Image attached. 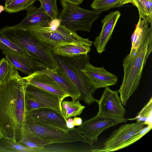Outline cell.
<instances>
[{
    "label": "cell",
    "instance_id": "21",
    "mask_svg": "<svg viewBox=\"0 0 152 152\" xmlns=\"http://www.w3.org/2000/svg\"><path fill=\"white\" fill-rule=\"evenodd\" d=\"M36 149L16 142L3 136L0 139V152H36Z\"/></svg>",
    "mask_w": 152,
    "mask_h": 152
},
{
    "label": "cell",
    "instance_id": "26",
    "mask_svg": "<svg viewBox=\"0 0 152 152\" xmlns=\"http://www.w3.org/2000/svg\"><path fill=\"white\" fill-rule=\"evenodd\" d=\"M152 97L150 99L148 102L142 109L137 114L135 117L128 119V120H136L137 122H142L145 125H152Z\"/></svg>",
    "mask_w": 152,
    "mask_h": 152
},
{
    "label": "cell",
    "instance_id": "1",
    "mask_svg": "<svg viewBox=\"0 0 152 152\" xmlns=\"http://www.w3.org/2000/svg\"><path fill=\"white\" fill-rule=\"evenodd\" d=\"M27 84L19 75L0 84V129L4 136L20 143L26 113Z\"/></svg>",
    "mask_w": 152,
    "mask_h": 152
},
{
    "label": "cell",
    "instance_id": "18",
    "mask_svg": "<svg viewBox=\"0 0 152 152\" xmlns=\"http://www.w3.org/2000/svg\"><path fill=\"white\" fill-rule=\"evenodd\" d=\"M41 71L53 79L68 94L72 100L79 99L80 95L77 88L58 66L57 68L47 67Z\"/></svg>",
    "mask_w": 152,
    "mask_h": 152
},
{
    "label": "cell",
    "instance_id": "25",
    "mask_svg": "<svg viewBox=\"0 0 152 152\" xmlns=\"http://www.w3.org/2000/svg\"><path fill=\"white\" fill-rule=\"evenodd\" d=\"M138 10L139 18L152 22V0H131Z\"/></svg>",
    "mask_w": 152,
    "mask_h": 152
},
{
    "label": "cell",
    "instance_id": "14",
    "mask_svg": "<svg viewBox=\"0 0 152 152\" xmlns=\"http://www.w3.org/2000/svg\"><path fill=\"white\" fill-rule=\"evenodd\" d=\"M30 84L58 96L61 102L69 97L68 94L51 77L41 71L23 77Z\"/></svg>",
    "mask_w": 152,
    "mask_h": 152
},
{
    "label": "cell",
    "instance_id": "11",
    "mask_svg": "<svg viewBox=\"0 0 152 152\" xmlns=\"http://www.w3.org/2000/svg\"><path fill=\"white\" fill-rule=\"evenodd\" d=\"M24 96L33 100L39 104L41 108L50 109L63 115L61 102L59 96L54 94L27 83Z\"/></svg>",
    "mask_w": 152,
    "mask_h": 152
},
{
    "label": "cell",
    "instance_id": "2",
    "mask_svg": "<svg viewBox=\"0 0 152 152\" xmlns=\"http://www.w3.org/2000/svg\"><path fill=\"white\" fill-rule=\"evenodd\" d=\"M152 51V22L146 19L140 41L134 53L124 59V76L118 92L125 106L137 89L147 60Z\"/></svg>",
    "mask_w": 152,
    "mask_h": 152
},
{
    "label": "cell",
    "instance_id": "12",
    "mask_svg": "<svg viewBox=\"0 0 152 152\" xmlns=\"http://www.w3.org/2000/svg\"><path fill=\"white\" fill-rule=\"evenodd\" d=\"M25 118L40 124L61 129L66 132L71 129L67 127L66 120L62 115L49 108H41L26 111Z\"/></svg>",
    "mask_w": 152,
    "mask_h": 152
},
{
    "label": "cell",
    "instance_id": "10",
    "mask_svg": "<svg viewBox=\"0 0 152 152\" xmlns=\"http://www.w3.org/2000/svg\"><path fill=\"white\" fill-rule=\"evenodd\" d=\"M145 125L143 122H137L121 125L114 130L104 142L102 148L93 149L91 151L106 152L108 150L118 146L137 134Z\"/></svg>",
    "mask_w": 152,
    "mask_h": 152
},
{
    "label": "cell",
    "instance_id": "23",
    "mask_svg": "<svg viewBox=\"0 0 152 152\" xmlns=\"http://www.w3.org/2000/svg\"><path fill=\"white\" fill-rule=\"evenodd\" d=\"M0 49L2 53L29 56L21 47L0 34Z\"/></svg>",
    "mask_w": 152,
    "mask_h": 152
},
{
    "label": "cell",
    "instance_id": "33",
    "mask_svg": "<svg viewBox=\"0 0 152 152\" xmlns=\"http://www.w3.org/2000/svg\"><path fill=\"white\" fill-rule=\"evenodd\" d=\"M66 2L80 5L81 3L80 2L79 0H64Z\"/></svg>",
    "mask_w": 152,
    "mask_h": 152
},
{
    "label": "cell",
    "instance_id": "5",
    "mask_svg": "<svg viewBox=\"0 0 152 152\" xmlns=\"http://www.w3.org/2000/svg\"><path fill=\"white\" fill-rule=\"evenodd\" d=\"M22 136L23 139L37 137L50 144L76 141L89 144L88 141L79 127H74L66 132L61 129L40 124L25 118L22 129Z\"/></svg>",
    "mask_w": 152,
    "mask_h": 152
},
{
    "label": "cell",
    "instance_id": "35",
    "mask_svg": "<svg viewBox=\"0 0 152 152\" xmlns=\"http://www.w3.org/2000/svg\"><path fill=\"white\" fill-rule=\"evenodd\" d=\"M5 10L4 7L0 5V13H1L2 12Z\"/></svg>",
    "mask_w": 152,
    "mask_h": 152
},
{
    "label": "cell",
    "instance_id": "4",
    "mask_svg": "<svg viewBox=\"0 0 152 152\" xmlns=\"http://www.w3.org/2000/svg\"><path fill=\"white\" fill-rule=\"evenodd\" d=\"M58 66L61 69L77 88L80 93L79 100L88 105L97 100L94 94L96 90L90 83L82 71L86 64L90 61V57L81 55L72 57H64L53 53Z\"/></svg>",
    "mask_w": 152,
    "mask_h": 152
},
{
    "label": "cell",
    "instance_id": "30",
    "mask_svg": "<svg viewBox=\"0 0 152 152\" xmlns=\"http://www.w3.org/2000/svg\"><path fill=\"white\" fill-rule=\"evenodd\" d=\"M37 0L40 1L41 6L52 20L58 18L59 13L56 5L57 0Z\"/></svg>",
    "mask_w": 152,
    "mask_h": 152
},
{
    "label": "cell",
    "instance_id": "27",
    "mask_svg": "<svg viewBox=\"0 0 152 152\" xmlns=\"http://www.w3.org/2000/svg\"><path fill=\"white\" fill-rule=\"evenodd\" d=\"M145 19L139 18L138 22L131 37L132 47L129 54H133L136 51L142 35Z\"/></svg>",
    "mask_w": 152,
    "mask_h": 152
},
{
    "label": "cell",
    "instance_id": "22",
    "mask_svg": "<svg viewBox=\"0 0 152 152\" xmlns=\"http://www.w3.org/2000/svg\"><path fill=\"white\" fill-rule=\"evenodd\" d=\"M17 69L5 58L0 61V84L20 75Z\"/></svg>",
    "mask_w": 152,
    "mask_h": 152
},
{
    "label": "cell",
    "instance_id": "7",
    "mask_svg": "<svg viewBox=\"0 0 152 152\" xmlns=\"http://www.w3.org/2000/svg\"><path fill=\"white\" fill-rule=\"evenodd\" d=\"M62 11L58 18L60 24L74 32L81 30L90 32L93 23L103 12L102 10H89L82 8L79 4L61 0Z\"/></svg>",
    "mask_w": 152,
    "mask_h": 152
},
{
    "label": "cell",
    "instance_id": "20",
    "mask_svg": "<svg viewBox=\"0 0 152 152\" xmlns=\"http://www.w3.org/2000/svg\"><path fill=\"white\" fill-rule=\"evenodd\" d=\"M61 110L63 115L66 120L71 117H75L80 115L85 107L80 103L79 100L69 101L63 100L61 103Z\"/></svg>",
    "mask_w": 152,
    "mask_h": 152
},
{
    "label": "cell",
    "instance_id": "13",
    "mask_svg": "<svg viewBox=\"0 0 152 152\" xmlns=\"http://www.w3.org/2000/svg\"><path fill=\"white\" fill-rule=\"evenodd\" d=\"M82 71L95 88H106L117 83V76L106 70L103 66L97 67L87 62Z\"/></svg>",
    "mask_w": 152,
    "mask_h": 152
},
{
    "label": "cell",
    "instance_id": "37",
    "mask_svg": "<svg viewBox=\"0 0 152 152\" xmlns=\"http://www.w3.org/2000/svg\"><path fill=\"white\" fill-rule=\"evenodd\" d=\"M79 0L81 3H82V2L83 1V0Z\"/></svg>",
    "mask_w": 152,
    "mask_h": 152
},
{
    "label": "cell",
    "instance_id": "19",
    "mask_svg": "<svg viewBox=\"0 0 152 152\" xmlns=\"http://www.w3.org/2000/svg\"><path fill=\"white\" fill-rule=\"evenodd\" d=\"M91 46L86 44L70 43L58 46L52 50L57 55L64 57H72L86 55L91 51Z\"/></svg>",
    "mask_w": 152,
    "mask_h": 152
},
{
    "label": "cell",
    "instance_id": "17",
    "mask_svg": "<svg viewBox=\"0 0 152 152\" xmlns=\"http://www.w3.org/2000/svg\"><path fill=\"white\" fill-rule=\"evenodd\" d=\"M5 58L15 68L28 76L47 67L29 56L15 54H5Z\"/></svg>",
    "mask_w": 152,
    "mask_h": 152
},
{
    "label": "cell",
    "instance_id": "31",
    "mask_svg": "<svg viewBox=\"0 0 152 152\" xmlns=\"http://www.w3.org/2000/svg\"><path fill=\"white\" fill-rule=\"evenodd\" d=\"M66 126L69 129L74 127L75 126L74 123L73 118H70L66 119Z\"/></svg>",
    "mask_w": 152,
    "mask_h": 152
},
{
    "label": "cell",
    "instance_id": "29",
    "mask_svg": "<svg viewBox=\"0 0 152 152\" xmlns=\"http://www.w3.org/2000/svg\"><path fill=\"white\" fill-rule=\"evenodd\" d=\"M152 125L143 127L137 134L133 136L122 144L107 150L106 152L113 151L126 147L135 142L148 132L152 129Z\"/></svg>",
    "mask_w": 152,
    "mask_h": 152
},
{
    "label": "cell",
    "instance_id": "36",
    "mask_svg": "<svg viewBox=\"0 0 152 152\" xmlns=\"http://www.w3.org/2000/svg\"><path fill=\"white\" fill-rule=\"evenodd\" d=\"M3 135L0 129V139L2 137Z\"/></svg>",
    "mask_w": 152,
    "mask_h": 152
},
{
    "label": "cell",
    "instance_id": "8",
    "mask_svg": "<svg viewBox=\"0 0 152 152\" xmlns=\"http://www.w3.org/2000/svg\"><path fill=\"white\" fill-rule=\"evenodd\" d=\"M105 88L100 99L96 102L99 107L96 115L109 117L127 122L128 119L124 118L126 110L118 95V91L112 90L109 87Z\"/></svg>",
    "mask_w": 152,
    "mask_h": 152
},
{
    "label": "cell",
    "instance_id": "32",
    "mask_svg": "<svg viewBox=\"0 0 152 152\" xmlns=\"http://www.w3.org/2000/svg\"><path fill=\"white\" fill-rule=\"evenodd\" d=\"M73 121L74 125L76 126H80L83 123L82 119L79 117H74L73 118Z\"/></svg>",
    "mask_w": 152,
    "mask_h": 152
},
{
    "label": "cell",
    "instance_id": "24",
    "mask_svg": "<svg viewBox=\"0 0 152 152\" xmlns=\"http://www.w3.org/2000/svg\"><path fill=\"white\" fill-rule=\"evenodd\" d=\"M131 3V0H94L90 5L94 10L103 11Z\"/></svg>",
    "mask_w": 152,
    "mask_h": 152
},
{
    "label": "cell",
    "instance_id": "9",
    "mask_svg": "<svg viewBox=\"0 0 152 152\" xmlns=\"http://www.w3.org/2000/svg\"><path fill=\"white\" fill-rule=\"evenodd\" d=\"M126 122L124 120L96 115L85 120L78 127L88 141L89 144L92 146L97 142L99 136L103 131L120 123Z\"/></svg>",
    "mask_w": 152,
    "mask_h": 152
},
{
    "label": "cell",
    "instance_id": "28",
    "mask_svg": "<svg viewBox=\"0 0 152 152\" xmlns=\"http://www.w3.org/2000/svg\"><path fill=\"white\" fill-rule=\"evenodd\" d=\"M37 0H15L5 6V10L10 13H17L26 10Z\"/></svg>",
    "mask_w": 152,
    "mask_h": 152
},
{
    "label": "cell",
    "instance_id": "15",
    "mask_svg": "<svg viewBox=\"0 0 152 152\" xmlns=\"http://www.w3.org/2000/svg\"><path fill=\"white\" fill-rule=\"evenodd\" d=\"M121 15L118 10L112 12L106 15L102 20V23L100 34L95 39L94 42L97 52L101 54L105 51L106 45L110 39L118 20Z\"/></svg>",
    "mask_w": 152,
    "mask_h": 152
},
{
    "label": "cell",
    "instance_id": "6",
    "mask_svg": "<svg viewBox=\"0 0 152 152\" xmlns=\"http://www.w3.org/2000/svg\"><path fill=\"white\" fill-rule=\"evenodd\" d=\"M33 34L52 51L55 47L70 43L83 44L92 46L94 42L89 38H84L76 32L72 31L60 24L58 18L52 20L48 26L31 28Z\"/></svg>",
    "mask_w": 152,
    "mask_h": 152
},
{
    "label": "cell",
    "instance_id": "16",
    "mask_svg": "<svg viewBox=\"0 0 152 152\" xmlns=\"http://www.w3.org/2000/svg\"><path fill=\"white\" fill-rule=\"evenodd\" d=\"M26 17L15 25L24 28L48 26L52 20L41 6L37 8L33 5L26 10Z\"/></svg>",
    "mask_w": 152,
    "mask_h": 152
},
{
    "label": "cell",
    "instance_id": "3",
    "mask_svg": "<svg viewBox=\"0 0 152 152\" xmlns=\"http://www.w3.org/2000/svg\"><path fill=\"white\" fill-rule=\"evenodd\" d=\"M1 34L17 44L33 58L50 68L58 67L53 53L44 43L37 39L31 31L17 26H6Z\"/></svg>",
    "mask_w": 152,
    "mask_h": 152
},
{
    "label": "cell",
    "instance_id": "34",
    "mask_svg": "<svg viewBox=\"0 0 152 152\" xmlns=\"http://www.w3.org/2000/svg\"><path fill=\"white\" fill-rule=\"evenodd\" d=\"M15 0H6L5 2V6H7L9 4Z\"/></svg>",
    "mask_w": 152,
    "mask_h": 152
}]
</instances>
